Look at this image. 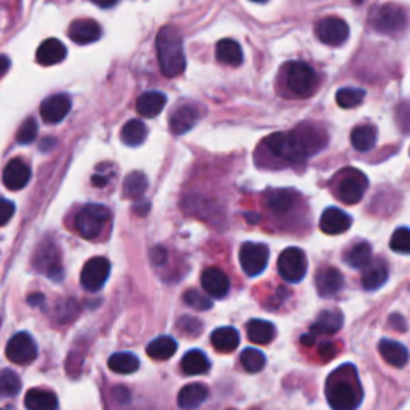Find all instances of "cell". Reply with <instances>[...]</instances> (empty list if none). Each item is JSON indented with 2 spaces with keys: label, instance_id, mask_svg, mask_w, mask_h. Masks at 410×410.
<instances>
[{
  "label": "cell",
  "instance_id": "obj_1",
  "mask_svg": "<svg viewBox=\"0 0 410 410\" xmlns=\"http://www.w3.org/2000/svg\"><path fill=\"white\" fill-rule=\"evenodd\" d=\"M327 142L329 137L324 128L304 122L292 132L273 133L266 138V146L273 156L287 162L300 164L322 151Z\"/></svg>",
  "mask_w": 410,
  "mask_h": 410
},
{
  "label": "cell",
  "instance_id": "obj_2",
  "mask_svg": "<svg viewBox=\"0 0 410 410\" xmlns=\"http://www.w3.org/2000/svg\"><path fill=\"white\" fill-rule=\"evenodd\" d=\"M326 397L332 410H358L364 391L356 367L343 364L330 373L326 382Z\"/></svg>",
  "mask_w": 410,
  "mask_h": 410
},
{
  "label": "cell",
  "instance_id": "obj_3",
  "mask_svg": "<svg viewBox=\"0 0 410 410\" xmlns=\"http://www.w3.org/2000/svg\"><path fill=\"white\" fill-rule=\"evenodd\" d=\"M157 58L161 71L165 77H178L185 72L186 57L183 48L181 33L175 26H164L156 40Z\"/></svg>",
  "mask_w": 410,
  "mask_h": 410
},
{
  "label": "cell",
  "instance_id": "obj_4",
  "mask_svg": "<svg viewBox=\"0 0 410 410\" xmlns=\"http://www.w3.org/2000/svg\"><path fill=\"white\" fill-rule=\"evenodd\" d=\"M369 180L358 169H345L334 178V193L343 204L353 205L364 198Z\"/></svg>",
  "mask_w": 410,
  "mask_h": 410
},
{
  "label": "cell",
  "instance_id": "obj_5",
  "mask_svg": "<svg viewBox=\"0 0 410 410\" xmlns=\"http://www.w3.org/2000/svg\"><path fill=\"white\" fill-rule=\"evenodd\" d=\"M370 26L380 34H397L407 26L406 10L396 4H385L373 7L369 16Z\"/></svg>",
  "mask_w": 410,
  "mask_h": 410
},
{
  "label": "cell",
  "instance_id": "obj_6",
  "mask_svg": "<svg viewBox=\"0 0 410 410\" xmlns=\"http://www.w3.org/2000/svg\"><path fill=\"white\" fill-rule=\"evenodd\" d=\"M109 218H111V212L108 207L100 204H89L82 207L76 215V229L84 239H96L101 234L103 226H105Z\"/></svg>",
  "mask_w": 410,
  "mask_h": 410
},
{
  "label": "cell",
  "instance_id": "obj_7",
  "mask_svg": "<svg viewBox=\"0 0 410 410\" xmlns=\"http://www.w3.org/2000/svg\"><path fill=\"white\" fill-rule=\"evenodd\" d=\"M33 266L38 273L45 274L48 279L59 283L63 279V266H61V254L53 241L42 242L33 258Z\"/></svg>",
  "mask_w": 410,
  "mask_h": 410
},
{
  "label": "cell",
  "instance_id": "obj_8",
  "mask_svg": "<svg viewBox=\"0 0 410 410\" xmlns=\"http://www.w3.org/2000/svg\"><path fill=\"white\" fill-rule=\"evenodd\" d=\"M285 82L293 95L304 98L314 91L317 76L309 64L303 63V61H295V63H290L289 67H287Z\"/></svg>",
  "mask_w": 410,
  "mask_h": 410
},
{
  "label": "cell",
  "instance_id": "obj_9",
  "mask_svg": "<svg viewBox=\"0 0 410 410\" xmlns=\"http://www.w3.org/2000/svg\"><path fill=\"white\" fill-rule=\"evenodd\" d=\"M279 274L287 283H300L306 276L308 260L302 249L289 247L285 249L278 258Z\"/></svg>",
  "mask_w": 410,
  "mask_h": 410
},
{
  "label": "cell",
  "instance_id": "obj_10",
  "mask_svg": "<svg viewBox=\"0 0 410 410\" xmlns=\"http://www.w3.org/2000/svg\"><path fill=\"white\" fill-rule=\"evenodd\" d=\"M239 261L244 273L255 278L265 271L269 261V249L261 242H246L239 250Z\"/></svg>",
  "mask_w": 410,
  "mask_h": 410
},
{
  "label": "cell",
  "instance_id": "obj_11",
  "mask_svg": "<svg viewBox=\"0 0 410 410\" xmlns=\"http://www.w3.org/2000/svg\"><path fill=\"white\" fill-rule=\"evenodd\" d=\"M316 35L322 44L340 47L350 38V26L338 16H326L316 23Z\"/></svg>",
  "mask_w": 410,
  "mask_h": 410
},
{
  "label": "cell",
  "instance_id": "obj_12",
  "mask_svg": "<svg viewBox=\"0 0 410 410\" xmlns=\"http://www.w3.org/2000/svg\"><path fill=\"white\" fill-rule=\"evenodd\" d=\"M111 273V263L105 256H93L85 263L81 273V284L85 290L98 292L105 287Z\"/></svg>",
  "mask_w": 410,
  "mask_h": 410
},
{
  "label": "cell",
  "instance_id": "obj_13",
  "mask_svg": "<svg viewBox=\"0 0 410 410\" xmlns=\"http://www.w3.org/2000/svg\"><path fill=\"white\" fill-rule=\"evenodd\" d=\"M5 353H7L8 360H11L13 364L28 365L34 363L39 351L33 336L28 332H18L8 340Z\"/></svg>",
  "mask_w": 410,
  "mask_h": 410
},
{
  "label": "cell",
  "instance_id": "obj_14",
  "mask_svg": "<svg viewBox=\"0 0 410 410\" xmlns=\"http://www.w3.org/2000/svg\"><path fill=\"white\" fill-rule=\"evenodd\" d=\"M72 101L66 93H58L45 98L40 105V115L47 124H59L71 111Z\"/></svg>",
  "mask_w": 410,
  "mask_h": 410
},
{
  "label": "cell",
  "instance_id": "obj_15",
  "mask_svg": "<svg viewBox=\"0 0 410 410\" xmlns=\"http://www.w3.org/2000/svg\"><path fill=\"white\" fill-rule=\"evenodd\" d=\"M314 283H316L317 293H319V295L324 298H329L341 292V289H343V285H345V279H343V274H341L338 269L334 266H327V268L319 269V271L316 273Z\"/></svg>",
  "mask_w": 410,
  "mask_h": 410
},
{
  "label": "cell",
  "instance_id": "obj_16",
  "mask_svg": "<svg viewBox=\"0 0 410 410\" xmlns=\"http://www.w3.org/2000/svg\"><path fill=\"white\" fill-rule=\"evenodd\" d=\"M200 283L207 295L213 298H224L229 292V279L220 268L210 266L200 274Z\"/></svg>",
  "mask_w": 410,
  "mask_h": 410
},
{
  "label": "cell",
  "instance_id": "obj_17",
  "mask_svg": "<svg viewBox=\"0 0 410 410\" xmlns=\"http://www.w3.org/2000/svg\"><path fill=\"white\" fill-rule=\"evenodd\" d=\"M351 224H353V220L350 215H348V213L336 209V207H329V209H326L322 213L319 228L321 231L326 232V234L336 236V234H343V232H346L351 228Z\"/></svg>",
  "mask_w": 410,
  "mask_h": 410
},
{
  "label": "cell",
  "instance_id": "obj_18",
  "mask_svg": "<svg viewBox=\"0 0 410 410\" xmlns=\"http://www.w3.org/2000/svg\"><path fill=\"white\" fill-rule=\"evenodd\" d=\"M200 119L199 109L193 105H183L173 109V113L170 114V130L175 135L188 133L191 128L198 124Z\"/></svg>",
  "mask_w": 410,
  "mask_h": 410
},
{
  "label": "cell",
  "instance_id": "obj_19",
  "mask_svg": "<svg viewBox=\"0 0 410 410\" xmlns=\"http://www.w3.org/2000/svg\"><path fill=\"white\" fill-rule=\"evenodd\" d=\"M67 35L79 45H89L101 38V28L95 20H77L71 23Z\"/></svg>",
  "mask_w": 410,
  "mask_h": 410
},
{
  "label": "cell",
  "instance_id": "obj_20",
  "mask_svg": "<svg viewBox=\"0 0 410 410\" xmlns=\"http://www.w3.org/2000/svg\"><path fill=\"white\" fill-rule=\"evenodd\" d=\"M30 180V169L21 159H13L4 169V185L10 191H21Z\"/></svg>",
  "mask_w": 410,
  "mask_h": 410
},
{
  "label": "cell",
  "instance_id": "obj_21",
  "mask_svg": "<svg viewBox=\"0 0 410 410\" xmlns=\"http://www.w3.org/2000/svg\"><path fill=\"white\" fill-rule=\"evenodd\" d=\"M297 193L292 189H273L265 194V207L276 215H284L295 207Z\"/></svg>",
  "mask_w": 410,
  "mask_h": 410
},
{
  "label": "cell",
  "instance_id": "obj_22",
  "mask_svg": "<svg viewBox=\"0 0 410 410\" xmlns=\"http://www.w3.org/2000/svg\"><path fill=\"white\" fill-rule=\"evenodd\" d=\"M67 57V50L63 42L59 39H47L42 42L35 53V59L42 66H53L58 64Z\"/></svg>",
  "mask_w": 410,
  "mask_h": 410
},
{
  "label": "cell",
  "instance_id": "obj_23",
  "mask_svg": "<svg viewBox=\"0 0 410 410\" xmlns=\"http://www.w3.org/2000/svg\"><path fill=\"white\" fill-rule=\"evenodd\" d=\"M389 276L388 263L383 258L373 260L363 273V287L365 290H378L380 287L387 284Z\"/></svg>",
  "mask_w": 410,
  "mask_h": 410
},
{
  "label": "cell",
  "instance_id": "obj_24",
  "mask_svg": "<svg viewBox=\"0 0 410 410\" xmlns=\"http://www.w3.org/2000/svg\"><path fill=\"white\" fill-rule=\"evenodd\" d=\"M165 103H167V96L162 91H144L137 100V113L143 118H156L164 111Z\"/></svg>",
  "mask_w": 410,
  "mask_h": 410
},
{
  "label": "cell",
  "instance_id": "obj_25",
  "mask_svg": "<svg viewBox=\"0 0 410 410\" xmlns=\"http://www.w3.org/2000/svg\"><path fill=\"white\" fill-rule=\"evenodd\" d=\"M207 397H209V388L205 385L191 383L181 388L178 397H176V402H178L180 409L183 410H194L200 407L207 401Z\"/></svg>",
  "mask_w": 410,
  "mask_h": 410
},
{
  "label": "cell",
  "instance_id": "obj_26",
  "mask_svg": "<svg viewBox=\"0 0 410 410\" xmlns=\"http://www.w3.org/2000/svg\"><path fill=\"white\" fill-rule=\"evenodd\" d=\"M343 327V314L338 309H327L317 316L316 322L311 326L313 335H332Z\"/></svg>",
  "mask_w": 410,
  "mask_h": 410
},
{
  "label": "cell",
  "instance_id": "obj_27",
  "mask_svg": "<svg viewBox=\"0 0 410 410\" xmlns=\"http://www.w3.org/2000/svg\"><path fill=\"white\" fill-rule=\"evenodd\" d=\"M24 406L28 410H58V397L53 391L33 388L24 397Z\"/></svg>",
  "mask_w": 410,
  "mask_h": 410
},
{
  "label": "cell",
  "instance_id": "obj_28",
  "mask_svg": "<svg viewBox=\"0 0 410 410\" xmlns=\"http://www.w3.org/2000/svg\"><path fill=\"white\" fill-rule=\"evenodd\" d=\"M378 351H380L382 358L387 360L389 365L397 367V369H401V367L406 365L409 363V351L407 348L397 343V341L393 340H382L380 345H378Z\"/></svg>",
  "mask_w": 410,
  "mask_h": 410
},
{
  "label": "cell",
  "instance_id": "obj_29",
  "mask_svg": "<svg viewBox=\"0 0 410 410\" xmlns=\"http://www.w3.org/2000/svg\"><path fill=\"white\" fill-rule=\"evenodd\" d=\"M247 336L252 343L268 345L276 336V327L265 319H252L247 322Z\"/></svg>",
  "mask_w": 410,
  "mask_h": 410
},
{
  "label": "cell",
  "instance_id": "obj_30",
  "mask_svg": "<svg viewBox=\"0 0 410 410\" xmlns=\"http://www.w3.org/2000/svg\"><path fill=\"white\" fill-rule=\"evenodd\" d=\"M213 348L220 353H231L241 343V336L234 327H220L210 336Z\"/></svg>",
  "mask_w": 410,
  "mask_h": 410
},
{
  "label": "cell",
  "instance_id": "obj_31",
  "mask_svg": "<svg viewBox=\"0 0 410 410\" xmlns=\"http://www.w3.org/2000/svg\"><path fill=\"white\" fill-rule=\"evenodd\" d=\"M215 55L218 61H222V63L229 64V66H239V64H242V61H244V53H242L241 45L232 39L220 40L215 48Z\"/></svg>",
  "mask_w": 410,
  "mask_h": 410
},
{
  "label": "cell",
  "instance_id": "obj_32",
  "mask_svg": "<svg viewBox=\"0 0 410 410\" xmlns=\"http://www.w3.org/2000/svg\"><path fill=\"white\" fill-rule=\"evenodd\" d=\"M178 350V343L169 335L157 336L156 340H152L151 343L146 348V353L151 359L156 360H167L173 356Z\"/></svg>",
  "mask_w": 410,
  "mask_h": 410
},
{
  "label": "cell",
  "instance_id": "obj_33",
  "mask_svg": "<svg viewBox=\"0 0 410 410\" xmlns=\"http://www.w3.org/2000/svg\"><path fill=\"white\" fill-rule=\"evenodd\" d=\"M210 360L204 353L199 350L188 351L181 359V370L186 375H202V373L209 372Z\"/></svg>",
  "mask_w": 410,
  "mask_h": 410
},
{
  "label": "cell",
  "instance_id": "obj_34",
  "mask_svg": "<svg viewBox=\"0 0 410 410\" xmlns=\"http://www.w3.org/2000/svg\"><path fill=\"white\" fill-rule=\"evenodd\" d=\"M146 137H148V128L139 119L128 120L120 130V139L124 142V144L132 146V148L143 144Z\"/></svg>",
  "mask_w": 410,
  "mask_h": 410
},
{
  "label": "cell",
  "instance_id": "obj_35",
  "mask_svg": "<svg viewBox=\"0 0 410 410\" xmlns=\"http://www.w3.org/2000/svg\"><path fill=\"white\" fill-rule=\"evenodd\" d=\"M353 148L359 152L370 151L377 143V128L373 125H358L351 133Z\"/></svg>",
  "mask_w": 410,
  "mask_h": 410
},
{
  "label": "cell",
  "instance_id": "obj_36",
  "mask_svg": "<svg viewBox=\"0 0 410 410\" xmlns=\"http://www.w3.org/2000/svg\"><path fill=\"white\" fill-rule=\"evenodd\" d=\"M345 263L354 269H365L372 263V247L367 242H359L345 254Z\"/></svg>",
  "mask_w": 410,
  "mask_h": 410
},
{
  "label": "cell",
  "instance_id": "obj_37",
  "mask_svg": "<svg viewBox=\"0 0 410 410\" xmlns=\"http://www.w3.org/2000/svg\"><path fill=\"white\" fill-rule=\"evenodd\" d=\"M124 198L125 199H132V200H138L142 199L146 189H148V178L143 172H132L125 176L124 180Z\"/></svg>",
  "mask_w": 410,
  "mask_h": 410
},
{
  "label": "cell",
  "instance_id": "obj_38",
  "mask_svg": "<svg viewBox=\"0 0 410 410\" xmlns=\"http://www.w3.org/2000/svg\"><path fill=\"white\" fill-rule=\"evenodd\" d=\"M108 367L114 373L128 375L139 369V359L132 353H115L108 360Z\"/></svg>",
  "mask_w": 410,
  "mask_h": 410
},
{
  "label": "cell",
  "instance_id": "obj_39",
  "mask_svg": "<svg viewBox=\"0 0 410 410\" xmlns=\"http://www.w3.org/2000/svg\"><path fill=\"white\" fill-rule=\"evenodd\" d=\"M241 364L249 373L261 372L266 365V356L255 348H247L241 354Z\"/></svg>",
  "mask_w": 410,
  "mask_h": 410
},
{
  "label": "cell",
  "instance_id": "obj_40",
  "mask_svg": "<svg viewBox=\"0 0 410 410\" xmlns=\"http://www.w3.org/2000/svg\"><path fill=\"white\" fill-rule=\"evenodd\" d=\"M365 98V91L363 89H341L336 91L335 100L338 103L340 108L343 109H351L359 106L363 100Z\"/></svg>",
  "mask_w": 410,
  "mask_h": 410
},
{
  "label": "cell",
  "instance_id": "obj_41",
  "mask_svg": "<svg viewBox=\"0 0 410 410\" xmlns=\"http://www.w3.org/2000/svg\"><path fill=\"white\" fill-rule=\"evenodd\" d=\"M0 391L5 397H13L21 391V380L13 370L4 369L0 373Z\"/></svg>",
  "mask_w": 410,
  "mask_h": 410
},
{
  "label": "cell",
  "instance_id": "obj_42",
  "mask_svg": "<svg viewBox=\"0 0 410 410\" xmlns=\"http://www.w3.org/2000/svg\"><path fill=\"white\" fill-rule=\"evenodd\" d=\"M389 247L396 254H410V229L407 228H397L394 234L391 236Z\"/></svg>",
  "mask_w": 410,
  "mask_h": 410
},
{
  "label": "cell",
  "instance_id": "obj_43",
  "mask_svg": "<svg viewBox=\"0 0 410 410\" xmlns=\"http://www.w3.org/2000/svg\"><path fill=\"white\" fill-rule=\"evenodd\" d=\"M38 132H39V127H38V122H35V119H33V118L26 119L23 122L20 130H18V133H16L18 144H30L35 138H38Z\"/></svg>",
  "mask_w": 410,
  "mask_h": 410
},
{
  "label": "cell",
  "instance_id": "obj_44",
  "mask_svg": "<svg viewBox=\"0 0 410 410\" xmlns=\"http://www.w3.org/2000/svg\"><path fill=\"white\" fill-rule=\"evenodd\" d=\"M183 302H185L188 306H191V308L199 309V311H209L213 306L212 300L209 297L202 295L200 292L194 289H189L185 292V295H183Z\"/></svg>",
  "mask_w": 410,
  "mask_h": 410
},
{
  "label": "cell",
  "instance_id": "obj_45",
  "mask_svg": "<svg viewBox=\"0 0 410 410\" xmlns=\"http://www.w3.org/2000/svg\"><path fill=\"white\" fill-rule=\"evenodd\" d=\"M178 329L185 335L198 336L202 332V322L193 316H183L178 321Z\"/></svg>",
  "mask_w": 410,
  "mask_h": 410
},
{
  "label": "cell",
  "instance_id": "obj_46",
  "mask_svg": "<svg viewBox=\"0 0 410 410\" xmlns=\"http://www.w3.org/2000/svg\"><path fill=\"white\" fill-rule=\"evenodd\" d=\"M13 213H15V204H13V202L4 199L2 200V209H0V224H2V226L7 224L10 222V218L13 217Z\"/></svg>",
  "mask_w": 410,
  "mask_h": 410
},
{
  "label": "cell",
  "instance_id": "obj_47",
  "mask_svg": "<svg viewBox=\"0 0 410 410\" xmlns=\"http://www.w3.org/2000/svg\"><path fill=\"white\" fill-rule=\"evenodd\" d=\"M114 397L115 399H119L122 404H125V402L130 401V391L124 387H119V388L114 389Z\"/></svg>",
  "mask_w": 410,
  "mask_h": 410
},
{
  "label": "cell",
  "instance_id": "obj_48",
  "mask_svg": "<svg viewBox=\"0 0 410 410\" xmlns=\"http://www.w3.org/2000/svg\"><path fill=\"white\" fill-rule=\"evenodd\" d=\"M389 324L397 330H406V322H404L402 317L399 314H393L389 317Z\"/></svg>",
  "mask_w": 410,
  "mask_h": 410
},
{
  "label": "cell",
  "instance_id": "obj_49",
  "mask_svg": "<svg viewBox=\"0 0 410 410\" xmlns=\"http://www.w3.org/2000/svg\"><path fill=\"white\" fill-rule=\"evenodd\" d=\"M44 300L45 298H44V295H42V293H33V295L28 298V303L33 304V306H39V304L44 303Z\"/></svg>",
  "mask_w": 410,
  "mask_h": 410
},
{
  "label": "cell",
  "instance_id": "obj_50",
  "mask_svg": "<svg viewBox=\"0 0 410 410\" xmlns=\"http://www.w3.org/2000/svg\"><path fill=\"white\" fill-rule=\"evenodd\" d=\"M91 183H93V185L98 186V188L106 186L108 176H105V175H93V178H91Z\"/></svg>",
  "mask_w": 410,
  "mask_h": 410
},
{
  "label": "cell",
  "instance_id": "obj_51",
  "mask_svg": "<svg viewBox=\"0 0 410 410\" xmlns=\"http://www.w3.org/2000/svg\"><path fill=\"white\" fill-rule=\"evenodd\" d=\"M326 353H329V359L334 356V354H335V348H334L332 343H326V345H322V348H321V354H326Z\"/></svg>",
  "mask_w": 410,
  "mask_h": 410
},
{
  "label": "cell",
  "instance_id": "obj_52",
  "mask_svg": "<svg viewBox=\"0 0 410 410\" xmlns=\"http://www.w3.org/2000/svg\"><path fill=\"white\" fill-rule=\"evenodd\" d=\"M313 343H314V335L313 334H306L302 336V345L311 346Z\"/></svg>",
  "mask_w": 410,
  "mask_h": 410
},
{
  "label": "cell",
  "instance_id": "obj_53",
  "mask_svg": "<svg viewBox=\"0 0 410 410\" xmlns=\"http://www.w3.org/2000/svg\"><path fill=\"white\" fill-rule=\"evenodd\" d=\"M47 146H48V148H52V146H55V138H44V143H42L40 149L47 151Z\"/></svg>",
  "mask_w": 410,
  "mask_h": 410
},
{
  "label": "cell",
  "instance_id": "obj_54",
  "mask_svg": "<svg viewBox=\"0 0 410 410\" xmlns=\"http://www.w3.org/2000/svg\"><path fill=\"white\" fill-rule=\"evenodd\" d=\"M2 63H4L2 74H5V72H7V71H8V67H10V61H8V58H7V57H5V55H4V57H2Z\"/></svg>",
  "mask_w": 410,
  "mask_h": 410
},
{
  "label": "cell",
  "instance_id": "obj_55",
  "mask_svg": "<svg viewBox=\"0 0 410 410\" xmlns=\"http://www.w3.org/2000/svg\"><path fill=\"white\" fill-rule=\"evenodd\" d=\"M229 410H236V409H229Z\"/></svg>",
  "mask_w": 410,
  "mask_h": 410
},
{
  "label": "cell",
  "instance_id": "obj_56",
  "mask_svg": "<svg viewBox=\"0 0 410 410\" xmlns=\"http://www.w3.org/2000/svg\"><path fill=\"white\" fill-rule=\"evenodd\" d=\"M254 410H256V409H254Z\"/></svg>",
  "mask_w": 410,
  "mask_h": 410
}]
</instances>
